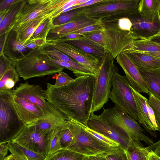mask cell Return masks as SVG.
Masks as SVG:
<instances>
[{"label":"cell","mask_w":160,"mask_h":160,"mask_svg":"<svg viewBox=\"0 0 160 160\" xmlns=\"http://www.w3.org/2000/svg\"><path fill=\"white\" fill-rule=\"evenodd\" d=\"M95 76L76 77L68 84L56 87L47 83L44 90L46 100L68 119H74L87 125L91 114Z\"/></svg>","instance_id":"cell-1"},{"label":"cell","mask_w":160,"mask_h":160,"mask_svg":"<svg viewBox=\"0 0 160 160\" xmlns=\"http://www.w3.org/2000/svg\"><path fill=\"white\" fill-rule=\"evenodd\" d=\"M41 48L30 50L23 58L16 61L15 67L19 76L25 80L55 74L65 68L50 61L46 55L41 53Z\"/></svg>","instance_id":"cell-2"},{"label":"cell","mask_w":160,"mask_h":160,"mask_svg":"<svg viewBox=\"0 0 160 160\" xmlns=\"http://www.w3.org/2000/svg\"><path fill=\"white\" fill-rule=\"evenodd\" d=\"M140 0H102L84 7L82 13L98 20H118L138 13Z\"/></svg>","instance_id":"cell-3"},{"label":"cell","mask_w":160,"mask_h":160,"mask_svg":"<svg viewBox=\"0 0 160 160\" xmlns=\"http://www.w3.org/2000/svg\"><path fill=\"white\" fill-rule=\"evenodd\" d=\"M12 89L0 92V143L11 142L26 126L14 107Z\"/></svg>","instance_id":"cell-4"},{"label":"cell","mask_w":160,"mask_h":160,"mask_svg":"<svg viewBox=\"0 0 160 160\" xmlns=\"http://www.w3.org/2000/svg\"><path fill=\"white\" fill-rule=\"evenodd\" d=\"M114 58L108 52L100 59L98 70L95 74V80L91 113L101 109L109 100L112 86V77L118 69L114 64Z\"/></svg>","instance_id":"cell-5"},{"label":"cell","mask_w":160,"mask_h":160,"mask_svg":"<svg viewBox=\"0 0 160 160\" xmlns=\"http://www.w3.org/2000/svg\"><path fill=\"white\" fill-rule=\"evenodd\" d=\"M99 116L130 139L139 142L143 141L148 144L154 143L152 139L144 134V130L135 119L117 106L103 108Z\"/></svg>","instance_id":"cell-6"},{"label":"cell","mask_w":160,"mask_h":160,"mask_svg":"<svg viewBox=\"0 0 160 160\" xmlns=\"http://www.w3.org/2000/svg\"><path fill=\"white\" fill-rule=\"evenodd\" d=\"M112 84L109 98L115 106L138 121L145 130V123L137 109L131 86L126 76L118 73V69L113 74Z\"/></svg>","instance_id":"cell-7"},{"label":"cell","mask_w":160,"mask_h":160,"mask_svg":"<svg viewBox=\"0 0 160 160\" xmlns=\"http://www.w3.org/2000/svg\"><path fill=\"white\" fill-rule=\"evenodd\" d=\"M70 121L69 127L73 139L69 145L65 149L89 156L103 154L118 148L113 147L98 140L74 122Z\"/></svg>","instance_id":"cell-8"},{"label":"cell","mask_w":160,"mask_h":160,"mask_svg":"<svg viewBox=\"0 0 160 160\" xmlns=\"http://www.w3.org/2000/svg\"><path fill=\"white\" fill-rule=\"evenodd\" d=\"M118 20L101 21L106 42V50L114 59L126 50L135 41L147 39L138 36L131 31H124L118 27Z\"/></svg>","instance_id":"cell-9"},{"label":"cell","mask_w":160,"mask_h":160,"mask_svg":"<svg viewBox=\"0 0 160 160\" xmlns=\"http://www.w3.org/2000/svg\"><path fill=\"white\" fill-rule=\"evenodd\" d=\"M67 0H27L17 15L13 29L17 30L42 16H52Z\"/></svg>","instance_id":"cell-10"},{"label":"cell","mask_w":160,"mask_h":160,"mask_svg":"<svg viewBox=\"0 0 160 160\" xmlns=\"http://www.w3.org/2000/svg\"><path fill=\"white\" fill-rule=\"evenodd\" d=\"M12 93L13 96L36 105L49 118L66 116L46 100L44 90L39 85L30 84L26 82L20 84L12 90Z\"/></svg>","instance_id":"cell-11"},{"label":"cell","mask_w":160,"mask_h":160,"mask_svg":"<svg viewBox=\"0 0 160 160\" xmlns=\"http://www.w3.org/2000/svg\"><path fill=\"white\" fill-rule=\"evenodd\" d=\"M49 132L32 126H25L11 142L46 156V146Z\"/></svg>","instance_id":"cell-12"},{"label":"cell","mask_w":160,"mask_h":160,"mask_svg":"<svg viewBox=\"0 0 160 160\" xmlns=\"http://www.w3.org/2000/svg\"><path fill=\"white\" fill-rule=\"evenodd\" d=\"M46 44L61 51L78 63L87 67L94 75L97 73L100 59L85 52L66 42H46Z\"/></svg>","instance_id":"cell-13"},{"label":"cell","mask_w":160,"mask_h":160,"mask_svg":"<svg viewBox=\"0 0 160 160\" xmlns=\"http://www.w3.org/2000/svg\"><path fill=\"white\" fill-rule=\"evenodd\" d=\"M100 21L81 13L67 23L59 26H54L48 35L46 42L56 41L86 27L97 24Z\"/></svg>","instance_id":"cell-14"},{"label":"cell","mask_w":160,"mask_h":160,"mask_svg":"<svg viewBox=\"0 0 160 160\" xmlns=\"http://www.w3.org/2000/svg\"><path fill=\"white\" fill-rule=\"evenodd\" d=\"M87 125L92 129L118 143L125 151L129 147L131 139L103 120L99 115L91 113Z\"/></svg>","instance_id":"cell-15"},{"label":"cell","mask_w":160,"mask_h":160,"mask_svg":"<svg viewBox=\"0 0 160 160\" xmlns=\"http://www.w3.org/2000/svg\"><path fill=\"white\" fill-rule=\"evenodd\" d=\"M117 62L124 71L131 87L138 92H149L137 66L123 52L116 58Z\"/></svg>","instance_id":"cell-16"},{"label":"cell","mask_w":160,"mask_h":160,"mask_svg":"<svg viewBox=\"0 0 160 160\" xmlns=\"http://www.w3.org/2000/svg\"><path fill=\"white\" fill-rule=\"evenodd\" d=\"M13 102L18 114L26 126L49 118L42 109L28 101L13 96Z\"/></svg>","instance_id":"cell-17"},{"label":"cell","mask_w":160,"mask_h":160,"mask_svg":"<svg viewBox=\"0 0 160 160\" xmlns=\"http://www.w3.org/2000/svg\"><path fill=\"white\" fill-rule=\"evenodd\" d=\"M128 18L132 23L130 31L140 37L151 40L160 31V19L149 20L142 17L138 13Z\"/></svg>","instance_id":"cell-18"},{"label":"cell","mask_w":160,"mask_h":160,"mask_svg":"<svg viewBox=\"0 0 160 160\" xmlns=\"http://www.w3.org/2000/svg\"><path fill=\"white\" fill-rule=\"evenodd\" d=\"M25 41L18 38L16 31L12 29L5 42L3 53L15 61L23 58L28 51L30 50L26 48Z\"/></svg>","instance_id":"cell-19"},{"label":"cell","mask_w":160,"mask_h":160,"mask_svg":"<svg viewBox=\"0 0 160 160\" xmlns=\"http://www.w3.org/2000/svg\"><path fill=\"white\" fill-rule=\"evenodd\" d=\"M137 66L146 69L160 68V58L142 52L132 51L123 52Z\"/></svg>","instance_id":"cell-20"},{"label":"cell","mask_w":160,"mask_h":160,"mask_svg":"<svg viewBox=\"0 0 160 160\" xmlns=\"http://www.w3.org/2000/svg\"><path fill=\"white\" fill-rule=\"evenodd\" d=\"M138 68L149 92L160 100V68Z\"/></svg>","instance_id":"cell-21"},{"label":"cell","mask_w":160,"mask_h":160,"mask_svg":"<svg viewBox=\"0 0 160 160\" xmlns=\"http://www.w3.org/2000/svg\"><path fill=\"white\" fill-rule=\"evenodd\" d=\"M66 42L99 59L104 57L108 52L103 47L84 37Z\"/></svg>","instance_id":"cell-22"},{"label":"cell","mask_w":160,"mask_h":160,"mask_svg":"<svg viewBox=\"0 0 160 160\" xmlns=\"http://www.w3.org/2000/svg\"><path fill=\"white\" fill-rule=\"evenodd\" d=\"M41 53L72 65L79 69L86 75H92L93 74L91 70L87 67L78 63L61 51L47 44L46 43L41 47Z\"/></svg>","instance_id":"cell-23"},{"label":"cell","mask_w":160,"mask_h":160,"mask_svg":"<svg viewBox=\"0 0 160 160\" xmlns=\"http://www.w3.org/2000/svg\"><path fill=\"white\" fill-rule=\"evenodd\" d=\"M8 145L9 150L16 160H44L46 156L12 142Z\"/></svg>","instance_id":"cell-24"},{"label":"cell","mask_w":160,"mask_h":160,"mask_svg":"<svg viewBox=\"0 0 160 160\" xmlns=\"http://www.w3.org/2000/svg\"><path fill=\"white\" fill-rule=\"evenodd\" d=\"M131 88L137 109L145 123V130L151 135L156 137V134L152 131H155L149 116L146 103L147 98L140 93L136 91L131 86Z\"/></svg>","instance_id":"cell-25"},{"label":"cell","mask_w":160,"mask_h":160,"mask_svg":"<svg viewBox=\"0 0 160 160\" xmlns=\"http://www.w3.org/2000/svg\"><path fill=\"white\" fill-rule=\"evenodd\" d=\"M160 0H141L138 4L139 14L146 19L155 21L159 19Z\"/></svg>","instance_id":"cell-26"},{"label":"cell","mask_w":160,"mask_h":160,"mask_svg":"<svg viewBox=\"0 0 160 160\" xmlns=\"http://www.w3.org/2000/svg\"><path fill=\"white\" fill-rule=\"evenodd\" d=\"M27 0H22L10 8L4 18L0 22V36L9 32L13 28L16 17L27 2Z\"/></svg>","instance_id":"cell-27"},{"label":"cell","mask_w":160,"mask_h":160,"mask_svg":"<svg viewBox=\"0 0 160 160\" xmlns=\"http://www.w3.org/2000/svg\"><path fill=\"white\" fill-rule=\"evenodd\" d=\"M70 123L69 119L66 116L54 117L39 120L29 126L47 132H49L62 126Z\"/></svg>","instance_id":"cell-28"},{"label":"cell","mask_w":160,"mask_h":160,"mask_svg":"<svg viewBox=\"0 0 160 160\" xmlns=\"http://www.w3.org/2000/svg\"><path fill=\"white\" fill-rule=\"evenodd\" d=\"M140 143L131 139L126 151L128 160H148L149 151Z\"/></svg>","instance_id":"cell-29"},{"label":"cell","mask_w":160,"mask_h":160,"mask_svg":"<svg viewBox=\"0 0 160 160\" xmlns=\"http://www.w3.org/2000/svg\"><path fill=\"white\" fill-rule=\"evenodd\" d=\"M128 50L148 52H160V44L149 39L138 40L130 44L126 51Z\"/></svg>","instance_id":"cell-30"},{"label":"cell","mask_w":160,"mask_h":160,"mask_svg":"<svg viewBox=\"0 0 160 160\" xmlns=\"http://www.w3.org/2000/svg\"><path fill=\"white\" fill-rule=\"evenodd\" d=\"M51 16L45 15L40 16L25 26L15 30L16 32L17 38L24 41L29 40L31 38L34 32L40 24L45 19Z\"/></svg>","instance_id":"cell-31"},{"label":"cell","mask_w":160,"mask_h":160,"mask_svg":"<svg viewBox=\"0 0 160 160\" xmlns=\"http://www.w3.org/2000/svg\"><path fill=\"white\" fill-rule=\"evenodd\" d=\"M86 156L69 150L62 149L46 156L44 160H84Z\"/></svg>","instance_id":"cell-32"},{"label":"cell","mask_w":160,"mask_h":160,"mask_svg":"<svg viewBox=\"0 0 160 160\" xmlns=\"http://www.w3.org/2000/svg\"><path fill=\"white\" fill-rule=\"evenodd\" d=\"M61 127L49 133L46 146V156L52 154L62 149L58 133V130Z\"/></svg>","instance_id":"cell-33"},{"label":"cell","mask_w":160,"mask_h":160,"mask_svg":"<svg viewBox=\"0 0 160 160\" xmlns=\"http://www.w3.org/2000/svg\"><path fill=\"white\" fill-rule=\"evenodd\" d=\"M69 119L83 128L98 140L115 148L121 147L120 144L118 142L92 129L87 125L74 119L71 118Z\"/></svg>","instance_id":"cell-34"},{"label":"cell","mask_w":160,"mask_h":160,"mask_svg":"<svg viewBox=\"0 0 160 160\" xmlns=\"http://www.w3.org/2000/svg\"><path fill=\"white\" fill-rule=\"evenodd\" d=\"M53 26L52 19L50 17L47 18L36 28L31 38H42L46 41L48 35Z\"/></svg>","instance_id":"cell-35"},{"label":"cell","mask_w":160,"mask_h":160,"mask_svg":"<svg viewBox=\"0 0 160 160\" xmlns=\"http://www.w3.org/2000/svg\"><path fill=\"white\" fill-rule=\"evenodd\" d=\"M83 8H78L60 14L52 19L54 26H59L67 23L82 13Z\"/></svg>","instance_id":"cell-36"},{"label":"cell","mask_w":160,"mask_h":160,"mask_svg":"<svg viewBox=\"0 0 160 160\" xmlns=\"http://www.w3.org/2000/svg\"><path fill=\"white\" fill-rule=\"evenodd\" d=\"M70 123L62 126L58 131V135L62 149H66L73 139L72 134L69 127Z\"/></svg>","instance_id":"cell-37"},{"label":"cell","mask_w":160,"mask_h":160,"mask_svg":"<svg viewBox=\"0 0 160 160\" xmlns=\"http://www.w3.org/2000/svg\"><path fill=\"white\" fill-rule=\"evenodd\" d=\"M82 35L85 37L103 47L106 50V40L102 30L94 31Z\"/></svg>","instance_id":"cell-38"},{"label":"cell","mask_w":160,"mask_h":160,"mask_svg":"<svg viewBox=\"0 0 160 160\" xmlns=\"http://www.w3.org/2000/svg\"><path fill=\"white\" fill-rule=\"evenodd\" d=\"M101 155L105 160H128L126 151L121 147Z\"/></svg>","instance_id":"cell-39"},{"label":"cell","mask_w":160,"mask_h":160,"mask_svg":"<svg viewBox=\"0 0 160 160\" xmlns=\"http://www.w3.org/2000/svg\"><path fill=\"white\" fill-rule=\"evenodd\" d=\"M149 104L153 109L156 122L160 132V100L155 97L151 93L149 92Z\"/></svg>","instance_id":"cell-40"},{"label":"cell","mask_w":160,"mask_h":160,"mask_svg":"<svg viewBox=\"0 0 160 160\" xmlns=\"http://www.w3.org/2000/svg\"><path fill=\"white\" fill-rule=\"evenodd\" d=\"M19 76L15 67L14 66L10 67L0 78V92L3 90L5 82L8 79H13L17 82L19 81Z\"/></svg>","instance_id":"cell-41"},{"label":"cell","mask_w":160,"mask_h":160,"mask_svg":"<svg viewBox=\"0 0 160 160\" xmlns=\"http://www.w3.org/2000/svg\"><path fill=\"white\" fill-rule=\"evenodd\" d=\"M52 78L56 79V82L53 86L56 87L66 85L74 80L62 71L59 72L58 74H55Z\"/></svg>","instance_id":"cell-42"},{"label":"cell","mask_w":160,"mask_h":160,"mask_svg":"<svg viewBox=\"0 0 160 160\" xmlns=\"http://www.w3.org/2000/svg\"><path fill=\"white\" fill-rule=\"evenodd\" d=\"M0 78L11 66L15 67L16 61L7 57L3 53L0 55Z\"/></svg>","instance_id":"cell-43"},{"label":"cell","mask_w":160,"mask_h":160,"mask_svg":"<svg viewBox=\"0 0 160 160\" xmlns=\"http://www.w3.org/2000/svg\"><path fill=\"white\" fill-rule=\"evenodd\" d=\"M103 28L102 24L100 22L97 24L90 25L84 28L75 31L72 33H76L82 34L94 31L102 30Z\"/></svg>","instance_id":"cell-44"},{"label":"cell","mask_w":160,"mask_h":160,"mask_svg":"<svg viewBox=\"0 0 160 160\" xmlns=\"http://www.w3.org/2000/svg\"><path fill=\"white\" fill-rule=\"evenodd\" d=\"M78 4V0H67L62 7L50 17L53 19L61 14L63 11L72 6Z\"/></svg>","instance_id":"cell-45"},{"label":"cell","mask_w":160,"mask_h":160,"mask_svg":"<svg viewBox=\"0 0 160 160\" xmlns=\"http://www.w3.org/2000/svg\"><path fill=\"white\" fill-rule=\"evenodd\" d=\"M118 27L121 30L130 31L132 26V22L128 17H124L119 19L117 21Z\"/></svg>","instance_id":"cell-46"},{"label":"cell","mask_w":160,"mask_h":160,"mask_svg":"<svg viewBox=\"0 0 160 160\" xmlns=\"http://www.w3.org/2000/svg\"><path fill=\"white\" fill-rule=\"evenodd\" d=\"M146 103L148 108V112L150 118L154 128L155 131L158 130V127L156 122L154 111L149 104L148 100L147 99L146 100Z\"/></svg>","instance_id":"cell-47"},{"label":"cell","mask_w":160,"mask_h":160,"mask_svg":"<svg viewBox=\"0 0 160 160\" xmlns=\"http://www.w3.org/2000/svg\"><path fill=\"white\" fill-rule=\"evenodd\" d=\"M22 0H0V12L7 9Z\"/></svg>","instance_id":"cell-48"},{"label":"cell","mask_w":160,"mask_h":160,"mask_svg":"<svg viewBox=\"0 0 160 160\" xmlns=\"http://www.w3.org/2000/svg\"><path fill=\"white\" fill-rule=\"evenodd\" d=\"M101 0H88L85 2L76 5L69 8L63 11L62 13L77 8L89 6L95 3L99 2Z\"/></svg>","instance_id":"cell-49"},{"label":"cell","mask_w":160,"mask_h":160,"mask_svg":"<svg viewBox=\"0 0 160 160\" xmlns=\"http://www.w3.org/2000/svg\"><path fill=\"white\" fill-rule=\"evenodd\" d=\"M83 37H84V36L82 34L76 33H71L64 36L56 41L52 42H66L69 40L80 38Z\"/></svg>","instance_id":"cell-50"},{"label":"cell","mask_w":160,"mask_h":160,"mask_svg":"<svg viewBox=\"0 0 160 160\" xmlns=\"http://www.w3.org/2000/svg\"><path fill=\"white\" fill-rule=\"evenodd\" d=\"M146 148L150 152H153L160 157V140Z\"/></svg>","instance_id":"cell-51"},{"label":"cell","mask_w":160,"mask_h":160,"mask_svg":"<svg viewBox=\"0 0 160 160\" xmlns=\"http://www.w3.org/2000/svg\"><path fill=\"white\" fill-rule=\"evenodd\" d=\"M9 150L8 144L0 143V160H3Z\"/></svg>","instance_id":"cell-52"},{"label":"cell","mask_w":160,"mask_h":160,"mask_svg":"<svg viewBox=\"0 0 160 160\" xmlns=\"http://www.w3.org/2000/svg\"><path fill=\"white\" fill-rule=\"evenodd\" d=\"M9 32H6L0 36V55L3 53L4 45Z\"/></svg>","instance_id":"cell-53"},{"label":"cell","mask_w":160,"mask_h":160,"mask_svg":"<svg viewBox=\"0 0 160 160\" xmlns=\"http://www.w3.org/2000/svg\"><path fill=\"white\" fill-rule=\"evenodd\" d=\"M16 83V82L13 79L10 78L8 79L5 82L4 89L2 91L6 89H12Z\"/></svg>","instance_id":"cell-54"},{"label":"cell","mask_w":160,"mask_h":160,"mask_svg":"<svg viewBox=\"0 0 160 160\" xmlns=\"http://www.w3.org/2000/svg\"><path fill=\"white\" fill-rule=\"evenodd\" d=\"M84 160H105L101 155L86 156Z\"/></svg>","instance_id":"cell-55"},{"label":"cell","mask_w":160,"mask_h":160,"mask_svg":"<svg viewBox=\"0 0 160 160\" xmlns=\"http://www.w3.org/2000/svg\"><path fill=\"white\" fill-rule=\"evenodd\" d=\"M148 160H160V157L153 152L149 151Z\"/></svg>","instance_id":"cell-56"},{"label":"cell","mask_w":160,"mask_h":160,"mask_svg":"<svg viewBox=\"0 0 160 160\" xmlns=\"http://www.w3.org/2000/svg\"><path fill=\"white\" fill-rule=\"evenodd\" d=\"M10 8L0 12V22L4 18L8 12Z\"/></svg>","instance_id":"cell-57"},{"label":"cell","mask_w":160,"mask_h":160,"mask_svg":"<svg viewBox=\"0 0 160 160\" xmlns=\"http://www.w3.org/2000/svg\"><path fill=\"white\" fill-rule=\"evenodd\" d=\"M160 58V52H144Z\"/></svg>","instance_id":"cell-58"},{"label":"cell","mask_w":160,"mask_h":160,"mask_svg":"<svg viewBox=\"0 0 160 160\" xmlns=\"http://www.w3.org/2000/svg\"><path fill=\"white\" fill-rule=\"evenodd\" d=\"M3 160H16V159L14 158L13 156L11 154L6 157Z\"/></svg>","instance_id":"cell-59"},{"label":"cell","mask_w":160,"mask_h":160,"mask_svg":"<svg viewBox=\"0 0 160 160\" xmlns=\"http://www.w3.org/2000/svg\"><path fill=\"white\" fill-rule=\"evenodd\" d=\"M151 40L154 42L160 44V37H155L153 38Z\"/></svg>","instance_id":"cell-60"},{"label":"cell","mask_w":160,"mask_h":160,"mask_svg":"<svg viewBox=\"0 0 160 160\" xmlns=\"http://www.w3.org/2000/svg\"><path fill=\"white\" fill-rule=\"evenodd\" d=\"M157 37H160V31L156 35H155L153 38Z\"/></svg>","instance_id":"cell-61"},{"label":"cell","mask_w":160,"mask_h":160,"mask_svg":"<svg viewBox=\"0 0 160 160\" xmlns=\"http://www.w3.org/2000/svg\"><path fill=\"white\" fill-rule=\"evenodd\" d=\"M158 16H159V19L160 20V10H159V12Z\"/></svg>","instance_id":"cell-62"}]
</instances>
